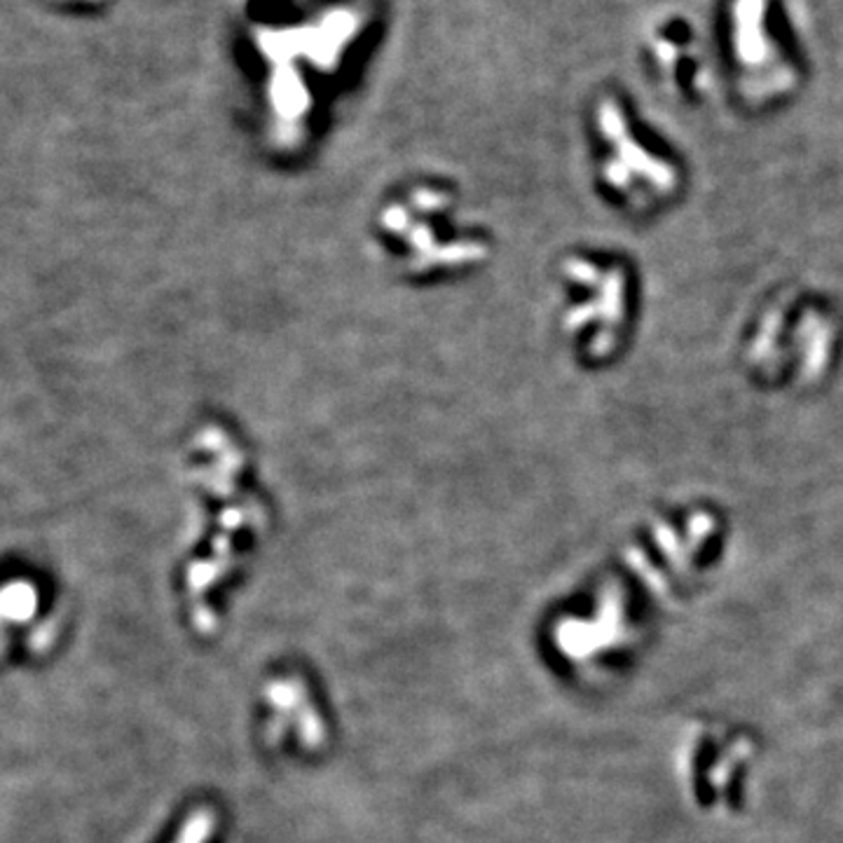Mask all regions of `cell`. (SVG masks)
Here are the masks:
<instances>
[{"label":"cell","mask_w":843,"mask_h":843,"mask_svg":"<svg viewBox=\"0 0 843 843\" xmlns=\"http://www.w3.org/2000/svg\"><path fill=\"white\" fill-rule=\"evenodd\" d=\"M598 125L612 148V155L604 164V176L616 190H621L631 201H637V205H647V201L654 199L659 201L672 193V166L647 153V148L635 143L626 117H623L614 101H604L600 106Z\"/></svg>","instance_id":"cell-4"},{"label":"cell","mask_w":843,"mask_h":843,"mask_svg":"<svg viewBox=\"0 0 843 843\" xmlns=\"http://www.w3.org/2000/svg\"><path fill=\"white\" fill-rule=\"evenodd\" d=\"M639 623L626 596L607 586L584 612L567 614L553 626V649L579 678L600 680L628 666L639 649Z\"/></svg>","instance_id":"cell-2"},{"label":"cell","mask_w":843,"mask_h":843,"mask_svg":"<svg viewBox=\"0 0 843 843\" xmlns=\"http://www.w3.org/2000/svg\"><path fill=\"white\" fill-rule=\"evenodd\" d=\"M734 55L743 92L769 99L795 84V69L766 31V0H734Z\"/></svg>","instance_id":"cell-3"},{"label":"cell","mask_w":843,"mask_h":843,"mask_svg":"<svg viewBox=\"0 0 843 843\" xmlns=\"http://www.w3.org/2000/svg\"><path fill=\"white\" fill-rule=\"evenodd\" d=\"M759 748L752 734L721 721H698L678 752V775L691 806L713 818L746 811Z\"/></svg>","instance_id":"cell-1"}]
</instances>
